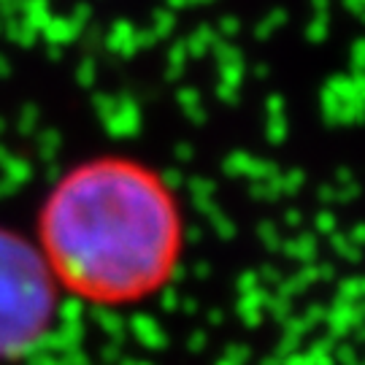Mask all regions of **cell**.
<instances>
[{"instance_id": "obj_1", "label": "cell", "mask_w": 365, "mask_h": 365, "mask_svg": "<svg viewBox=\"0 0 365 365\" xmlns=\"http://www.w3.org/2000/svg\"><path fill=\"white\" fill-rule=\"evenodd\" d=\"M63 298L133 312L173 287L190 249V211L168 173L133 155H95L43 192L30 235Z\"/></svg>"}, {"instance_id": "obj_2", "label": "cell", "mask_w": 365, "mask_h": 365, "mask_svg": "<svg viewBox=\"0 0 365 365\" xmlns=\"http://www.w3.org/2000/svg\"><path fill=\"white\" fill-rule=\"evenodd\" d=\"M60 303L36 241L0 225V365H16L49 339Z\"/></svg>"}]
</instances>
